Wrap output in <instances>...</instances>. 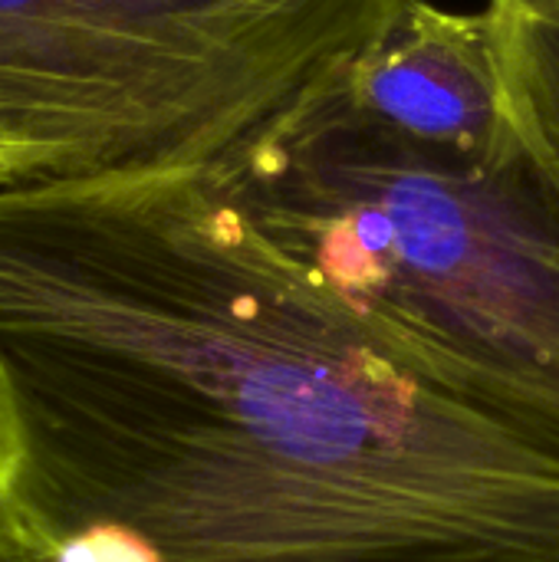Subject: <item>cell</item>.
Wrapping results in <instances>:
<instances>
[{
    "mask_svg": "<svg viewBox=\"0 0 559 562\" xmlns=\"http://www.w3.org/2000/svg\"><path fill=\"white\" fill-rule=\"evenodd\" d=\"M10 562H559V425L458 389L208 171L0 184Z\"/></svg>",
    "mask_w": 559,
    "mask_h": 562,
    "instance_id": "1",
    "label": "cell"
},
{
    "mask_svg": "<svg viewBox=\"0 0 559 562\" xmlns=\"http://www.w3.org/2000/svg\"><path fill=\"white\" fill-rule=\"evenodd\" d=\"M283 257L425 372L559 425V178L409 142L343 82L208 171Z\"/></svg>",
    "mask_w": 559,
    "mask_h": 562,
    "instance_id": "2",
    "label": "cell"
},
{
    "mask_svg": "<svg viewBox=\"0 0 559 562\" xmlns=\"http://www.w3.org/2000/svg\"><path fill=\"white\" fill-rule=\"evenodd\" d=\"M405 0H0L23 178L211 171L339 86Z\"/></svg>",
    "mask_w": 559,
    "mask_h": 562,
    "instance_id": "3",
    "label": "cell"
},
{
    "mask_svg": "<svg viewBox=\"0 0 559 562\" xmlns=\"http://www.w3.org/2000/svg\"><path fill=\"white\" fill-rule=\"evenodd\" d=\"M343 89L359 112L425 148L494 155L521 138L491 3L458 13L405 0L349 66Z\"/></svg>",
    "mask_w": 559,
    "mask_h": 562,
    "instance_id": "4",
    "label": "cell"
},
{
    "mask_svg": "<svg viewBox=\"0 0 559 562\" xmlns=\"http://www.w3.org/2000/svg\"><path fill=\"white\" fill-rule=\"evenodd\" d=\"M511 76L521 122L559 178V0H534L514 13Z\"/></svg>",
    "mask_w": 559,
    "mask_h": 562,
    "instance_id": "5",
    "label": "cell"
},
{
    "mask_svg": "<svg viewBox=\"0 0 559 562\" xmlns=\"http://www.w3.org/2000/svg\"><path fill=\"white\" fill-rule=\"evenodd\" d=\"M0 562H10V527H7L3 507H0Z\"/></svg>",
    "mask_w": 559,
    "mask_h": 562,
    "instance_id": "6",
    "label": "cell"
},
{
    "mask_svg": "<svg viewBox=\"0 0 559 562\" xmlns=\"http://www.w3.org/2000/svg\"><path fill=\"white\" fill-rule=\"evenodd\" d=\"M3 181H20V175H16V168L0 155V184H3Z\"/></svg>",
    "mask_w": 559,
    "mask_h": 562,
    "instance_id": "7",
    "label": "cell"
}]
</instances>
